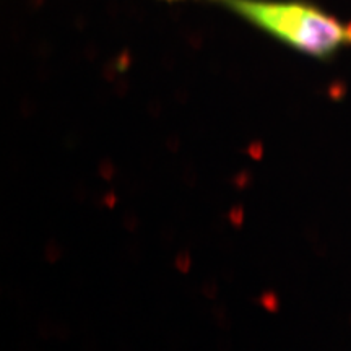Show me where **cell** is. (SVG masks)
Returning <instances> with one entry per match:
<instances>
[{
    "mask_svg": "<svg viewBox=\"0 0 351 351\" xmlns=\"http://www.w3.org/2000/svg\"><path fill=\"white\" fill-rule=\"evenodd\" d=\"M244 19L304 54L324 57L351 44V23L343 25L304 2L221 0Z\"/></svg>",
    "mask_w": 351,
    "mask_h": 351,
    "instance_id": "obj_1",
    "label": "cell"
}]
</instances>
